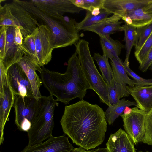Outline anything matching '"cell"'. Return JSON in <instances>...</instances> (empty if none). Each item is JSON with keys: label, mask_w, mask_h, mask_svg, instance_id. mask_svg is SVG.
Returning <instances> with one entry per match:
<instances>
[{"label": "cell", "mask_w": 152, "mask_h": 152, "mask_svg": "<svg viewBox=\"0 0 152 152\" xmlns=\"http://www.w3.org/2000/svg\"><path fill=\"white\" fill-rule=\"evenodd\" d=\"M60 123L73 143L87 150L103 142L107 129L103 109L83 100L65 107Z\"/></svg>", "instance_id": "1"}, {"label": "cell", "mask_w": 152, "mask_h": 152, "mask_svg": "<svg viewBox=\"0 0 152 152\" xmlns=\"http://www.w3.org/2000/svg\"><path fill=\"white\" fill-rule=\"evenodd\" d=\"M77 55L76 50L69 59L64 73L50 71L44 66L40 72L42 83L50 95L65 104L77 98L83 100L87 90L90 89Z\"/></svg>", "instance_id": "2"}, {"label": "cell", "mask_w": 152, "mask_h": 152, "mask_svg": "<svg viewBox=\"0 0 152 152\" xmlns=\"http://www.w3.org/2000/svg\"><path fill=\"white\" fill-rule=\"evenodd\" d=\"M13 1L29 12L37 21L49 27L55 39L53 49L71 46L78 42L80 36L74 19L63 15L58 19L53 18L36 7L31 0Z\"/></svg>", "instance_id": "3"}, {"label": "cell", "mask_w": 152, "mask_h": 152, "mask_svg": "<svg viewBox=\"0 0 152 152\" xmlns=\"http://www.w3.org/2000/svg\"><path fill=\"white\" fill-rule=\"evenodd\" d=\"M39 110L30 130L27 132L28 145L32 146L42 142L52 136L54 126V115L58 103L53 96H41Z\"/></svg>", "instance_id": "4"}, {"label": "cell", "mask_w": 152, "mask_h": 152, "mask_svg": "<svg viewBox=\"0 0 152 152\" xmlns=\"http://www.w3.org/2000/svg\"><path fill=\"white\" fill-rule=\"evenodd\" d=\"M88 42L83 39L80 40L75 44L82 71L89 84L90 89L98 95L101 102L110 106L108 85L96 66Z\"/></svg>", "instance_id": "5"}, {"label": "cell", "mask_w": 152, "mask_h": 152, "mask_svg": "<svg viewBox=\"0 0 152 152\" xmlns=\"http://www.w3.org/2000/svg\"><path fill=\"white\" fill-rule=\"evenodd\" d=\"M37 20L22 6L14 1L0 7V26H13L19 28L23 39L31 34L39 26Z\"/></svg>", "instance_id": "6"}, {"label": "cell", "mask_w": 152, "mask_h": 152, "mask_svg": "<svg viewBox=\"0 0 152 152\" xmlns=\"http://www.w3.org/2000/svg\"><path fill=\"white\" fill-rule=\"evenodd\" d=\"M39 100L34 97L15 95L13 107L15 114V123L21 131L28 132L30 129L39 109Z\"/></svg>", "instance_id": "7"}, {"label": "cell", "mask_w": 152, "mask_h": 152, "mask_svg": "<svg viewBox=\"0 0 152 152\" xmlns=\"http://www.w3.org/2000/svg\"><path fill=\"white\" fill-rule=\"evenodd\" d=\"M35 31L37 63L41 67H43L51 59L55 39L53 34L46 25H40L37 27Z\"/></svg>", "instance_id": "8"}, {"label": "cell", "mask_w": 152, "mask_h": 152, "mask_svg": "<svg viewBox=\"0 0 152 152\" xmlns=\"http://www.w3.org/2000/svg\"><path fill=\"white\" fill-rule=\"evenodd\" d=\"M145 113L144 111L136 107L132 108L129 114L123 113L120 115L126 132L136 145L142 142L145 138Z\"/></svg>", "instance_id": "9"}, {"label": "cell", "mask_w": 152, "mask_h": 152, "mask_svg": "<svg viewBox=\"0 0 152 152\" xmlns=\"http://www.w3.org/2000/svg\"><path fill=\"white\" fill-rule=\"evenodd\" d=\"M7 75L9 84L15 95L20 96L23 98L34 96L27 77L18 63L13 64L9 67Z\"/></svg>", "instance_id": "10"}, {"label": "cell", "mask_w": 152, "mask_h": 152, "mask_svg": "<svg viewBox=\"0 0 152 152\" xmlns=\"http://www.w3.org/2000/svg\"><path fill=\"white\" fill-rule=\"evenodd\" d=\"M39 10L53 18L65 13H79L83 10L74 5L71 0H31Z\"/></svg>", "instance_id": "11"}, {"label": "cell", "mask_w": 152, "mask_h": 152, "mask_svg": "<svg viewBox=\"0 0 152 152\" xmlns=\"http://www.w3.org/2000/svg\"><path fill=\"white\" fill-rule=\"evenodd\" d=\"M73 148L65 136H52L45 142L26 146L21 152H70Z\"/></svg>", "instance_id": "12"}, {"label": "cell", "mask_w": 152, "mask_h": 152, "mask_svg": "<svg viewBox=\"0 0 152 152\" xmlns=\"http://www.w3.org/2000/svg\"><path fill=\"white\" fill-rule=\"evenodd\" d=\"M7 26L5 56L3 59H0V62L7 72L11 66L19 62L24 55L22 46L17 45L15 43V27Z\"/></svg>", "instance_id": "13"}, {"label": "cell", "mask_w": 152, "mask_h": 152, "mask_svg": "<svg viewBox=\"0 0 152 152\" xmlns=\"http://www.w3.org/2000/svg\"><path fill=\"white\" fill-rule=\"evenodd\" d=\"M17 63L22 67L27 77L31 86L33 96L37 100H39L42 96L39 89L42 83L36 71L40 73L42 68L30 56L26 55H24Z\"/></svg>", "instance_id": "14"}, {"label": "cell", "mask_w": 152, "mask_h": 152, "mask_svg": "<svg viewBox=\"0 0 152 152\" xmlns=\"http://www.w3.org/2000/svg\"><path fill=\"white\" fill-rule=\"evenodd\" d=\"M151 0H104L102 8L110 14H117L121 17L132 10L143 8Z\"/></svg>", "instance_id": "15"}, {"label": "cell", "mask_w": 152, "mask_h": 152, "mask_svg": "<svg viewBox=\"0 0 152 152\" xmlns=\"http://www.w3.org/2000/svg\"><path fill=\"white\" fill-rule=\"evenodd\" d=\"M121 17L113 14L102 21L85 29L83 31H89L98 34L99 36L108 37L110 35L118 31H123V22L119 21Z\"/></svg>", "instance_id": "16"}, {"label": "cell", "mask_w": 152, "mask_h": 152, "mask_svg": "<svg viewBox=\"0 0 152 152\" xmlns=\"http://www.w3.org/2000/svg\"><path fill=\"white\" fill-rule=\"evenodd\" d=\"M134 144L126 132L120 128L111 134L106 145L110 152H136Z\"/></svg>", "instance_id": "17"}, {"label": "cell", "mask_w": 152, "mask_h": 152, "mask_svg": "<svg viewBox=\"0 0 152 152\" xmlns=\"http://www.w3.org/2000/svg\"><path fill=\"white\" fill-rule=\"evenodd\" d=\"M15 94L10 85L4 88V92L0 94V145L4 141V129L6 122L9 120V116L13 107Z\"/></svg>", "instance_id": "18"}, {"label": "cell", "mask_w": 152, "mask_h": 152, "mask_svg": "<svg viewBox=\"0 0 152 152\" xmlns=\"http://www.w3.org/2000/svg\"><path fill=\"white\" fill-rule=\"evenodd\" d=\"M126 88L139 109L145 113L152 109V86L140 87H131L127 86Z\"/></svg>", "instance_id": "19"}, {"label": "cell", "mask_w": 152, "mask_h": 152, "mask_svg": "<svg viewBox=\"0 0 152 152\" xmlns=\"http://www.w3.org/2000/svg\"><path fill=\"white\" fill-rule=\"evenodd\" d=\"M100 42L103 54L110 60L114 58L121 61L119 58L121 50L125 47L119 41L112 39L110 36H100Z\"/></svg>", "instance_id": "20"}, {"label": "cell", "mask_w": 152, "mask_h": 152, "mask_svg": "<svg viewBox=\"0 0 152 152\" xmlns=\"http://www.w3.org/2000/svg\"><path fill=\"white\" fill-rule=\"evenodd\" d=\"M132 106L138 108L136 102L124 98L120 100L117 104L108 106L104 112L105 119L108 124H112L116 119L123 114L126 107Z\"/></svg>", "instance_id": "21"}, {"label": "cell", "mask_w": 152, "mask_h": 152, "mask_svg": "<svg viewBox=\"0 0 152 152\" xmlns=\"http://www.w3.org/2000/svg\"><path fill=\"white\" fill-rule=\"evenodd\" d=\"M108 85V98L110 105L118 103L120 99L128 97L130 95L125 84L117 82L113 77L111 83Z\"/></svg>", "instance_id": "22"}, {"label": "cell", "mask_w": 152, "mask_h": 152, "mask_svg": "<svg viewBox=\"0 0 152 152\" xmlns=\"http://www.w3.org/2000/svg\"><path fill=\"white\" fill-rule=\"evenodd\" d=\"M111 61L113 77L115 80L118 83L128 84L130 87L134 86L136 81L129 77L123 62L114 58L112 59Z\"/></svg>", "instance_id": "23"}, {"label": "cell", "mask_w": 152, "mask_h": 152, "mask_svg": "<svg viewBox=\"0 0 152 152\" xmlns=\"http://www.w3.org/2000/svg\"><path fill=\"white\" fill-rule=\"evenodd\" d=\"M111 14L104 9H101L100 13L95 16L91 14V12L87 11L85 18L79 22H75V27L79 32L97 23L108 17Z\"/></svg>", "instance_id": "24"}, {"label": "cell", "mask_w": 152, "mask_h": 152, "mask_svg": "<svg viewBox=\"0 0 152 152\" xmlns=\"http://www.w3.org/2000/svg\"><path fill=\"white\" fill-rule=\"evenodd\" d=\"M124 15L129 17L132 21L131 25L136 28L145 26L152 22V14L144 12L142 8L132 10Z\"/></svg>", "instance_id": "25"}, {"label": "cell", "mask_w": 152, "mask_h": 152, "mask_svg": "<svg viewBox=\"0 0 152 152\" xmlns=\"http://www.w3.org/2000/svg\"><path fill=\"white\" fill-rule=\"evenodd\" d=\"M123 31L124 32V40L125 42L126 50V58L124 63H129V59L131 50L135 46L137 33L136 28L131 25H128L125 23L123 26Z\"/></svg>", "instance_id": "26"}, {"label": "cell", "mask_w": 152, "mask_h": 152, "mask_svg": "<svg viewBox=\"0 0 152 152\" xmlns=\"http://www.w3.org/2000/svg\"><path fill=\"white\" fill-rule=\"evenodd\" d=\"M93 58L96 62L104 80L107 84L109 85L113 75L107 58L104 54L101 55L98 53H95Z\"/></svg>", "instance_id": "27"}, {"label": "cell", "mask_w": 152, "mask_h": 152, "mask_svg": "<svg viewBox=\"0 0 152 152\" xmlns=\"http://www.w3.org/2000/svg\"><path fill=\"white\" fill-rule=\"evenodd\" d=\"M136 31L137 36L134 46L135 55L140 51L152 33V22L145 26L137 28Z\"/></svg>", "instance_id": "28"}, {"label": "cell", "mask_w": 152, "mask_h": 152, "mask_svg": "<svg viewBox=\"0 0 152 152\" xmlns=\"http://www.w3.org/2000/svg\"><path fill=\"white\" fill-rule=\"evenodd\" d=\"M35 30L32 34L23 40L22 45L24 55L30 56L37 64L35 44Z\"/></svg>", "instance_id": "29"}, {"label": "cell", "mask_w": 152, "mask_h": 152, "mask_svg": "<svg viewBox=\"0 0 152 152\" xmlns=\"http://www.w3.org/2000/svg\"><path fill=\"white\" fill-rule=\"evenodd\" d=\"M76 6L91 12L95 7L102 9L104 0H71Z\"/></svg>", "instance_id": "30"}, {"label": "cell", "mask_w": 152, "mask_h": 152, "mask_svg": "<svg viewBox=\"0 0 152 152\" xmlns=\"http://www.w3.org/2000/svg\"><path fill=\"white\" fill-rule=\"evenodd\" d=\"M145 136L142 142L152 145V109L146 113L144 120Z\"/></svg>", "instance_id": "31"}, {"label": "cell", "mask_w": 152, "mask_h": 152, "mask_svg": "<svg viewBox=\"0 0 152 152\" xmlns=\"http://www.w3.org/2000/svg\"><path fill=\"white\" fill-rule=\"evenodd\" d=\"M124 65L128 75L133 78L136 81L135 86L140 87L143 86H152V79H144L137 74L129 68V63H124Z\"/></svg>", "instance_id": "32"}, {"label": "cell", "mask_w": 152, "mask_h": 152, "mask_svg": "<svg viewBox=\"0 0 152 152\" xmlns=\"http://www.w3.org/2000/svg\"><path fill=\"white\" fill-rule=\"evenodd\" d=\"M152 47V32L139 52L135 55V58L140 64H142Z\"/></svg>", "instance_id": "33"}, {"label": "cell", "mask_w": 152, "mask_h": 152, "mask_svg": "<svg viewBox=\"0 0 152 152\" xmlns=\"http://www.w3.org/2000/svg\"><path fill=\"white\" fill-rule=\"evenodd\" d=\"M0 28V59L4 57L5 54L6 33L7 26H3Z\"/></svg>", "instance_id": "34"}, {"label": "cell", "mask_w": 152, "mask_h": 152, "mask_svg": "<svg viewBox=\"0 0 152 152\" xmlns=\"http://www.w3.org/2000/svg\"><path fill=\"white\" fill-rule=\"evenodd\" d=\"M152 64V47L149 50L145 58L141 64H140L139 69L142 72H145L149 69Z\"/></svg>", "instance_id": "35"}, {"label": "cell", "mask_w": 152, "mask_h": 152, "mask_svg": "<svg viewBox=\"0 0 152 152\" xmlns=\"http://www.w3.org/2000/svg\"><path fill=\"white\" fill-rule=\"evenodd\" d=\"M15 42L16 44L22 46L23 38L22 34L18 27H15Z\"/></svg>", "instance_id": "36"}, {"label": "cell", "mask_w": 152, "mask_h": 152, "mask_svg": "<svg viewBox=\"0 0 152 152\" xmlns=\"http://www.w3.org/2000/svg\"><path fill=\"white\" fill-rule=\"evenodd\" d=\"M143 11L146 13L152 14V0L143 8Z\"/></svg>", "instance_id": "37"}, {"label": "cell", "mask_w": 152, "mask_h": 152, "mask_svg": "<svg viewBox=\"0 0 152 152\" xmlns=\"http://www.w3.org/2000/svg\"><path fill=\"white\" fill-rule=\"evenodd\" d=\"M88 152H110L108 149L107 148H99L96 149L88 150Z\"/></svg>", "instance_id": "38"}, {"label": "cell", "mask_w": 152, "mask_h": 152, "mask_svg": "<svg viewBox=\"0 0 152 152\" xmlns=\"http://www.w3.org/2000/svg\"><path fill=\"white\" fill-rule=\"evenodd\" d=\"M101 9L98 7L94 8L91 12V14L95 16L97 15L100 13Z\"/></svg>", "instance_id": "39"}, {"label": "cell", "mask_w": 152, "mask_h": 152, "mask_svg": "<svg viewBox=\"0 0 152 152\" xmlns=\"http://www.w3.org/2000/svg\"><path fill=\"white\" fill-rule=\"evenodd\" d=\"M70 152H88L86 149L81 147L73 148Z\"/></svg>", "instance_id": "40"}, {"label": "cell", "mask_w": 152, "mask_h": 152, "mask_svg": "<svg viewBox=\"0 0 152 152\" xmlns=\"http://www.w3.org/2000/svg\"><path fill=\"white\" fill-rule=\"evenodd\" d=\"M132 110V108L129 107H126L124 110L123 114H126L130 113Z\"/></svg>", "instance_id": "41"}, {"label": "cell", "mask_w": 152, "mask_h": 152, "mask_svg": "<svg viewBox=\"0 0 152 152\" xmlns=\"http://www.w3.org/2000/svg\"><path fill=\"white\" fill-rule=\"evenodd\" d=\"M149 69L152 71V64H151L150 67H149Z\"/></svg>", "instance_id": "42"}, {"label": "cell", "mask_w": 152, "mask_h": 152, "mask_svg": "<svg viewBox=\"0 0 152 152\" xmlns=\"http://www.w3.org/2000/svg\"><path fill=\"white\" fill-rule=\"evenodd\" d=\"M142 152V151H139V152ZM148 152V151H146V152Z\"/></svg>", "instance_id": "43"}, {"label": "cell", "mask_w": 152, "mask_h": 152, "mask_svg": "<svg viewBox=\"0 0 152 152\" xmlns=\"http://www.w3.org/2000/svg\"></svg>", "instance_id": "44"}]
</instances>
